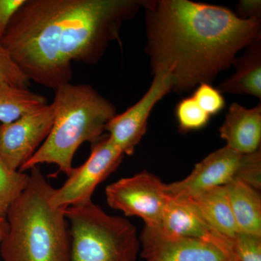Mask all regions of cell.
I'll return each instance as SVG.
<instances>
[{
    "mask_svg": "<svg viewBox=\"0 0 261 261\" xmlns=\"http://www.w3.org/2000/svg\"><path fill=\"white\" fill-rule=\"evenodd\" d=\"M226 186L238 232L261 237V197L259 190L240 180Z\"/></svg>",
    "mask_w": 261,
    "mask_h": 261,
    "instance_id": "obj_15",
    "label": "cell"
},
{
    "mask_svg": "<svg viewBox=\"0 0 261 261\" xmlns=\"http://www.w3.org/2000/svg\"><path fill=\"white\" fill-rule=\"evenodd\" d=\"M25 0H0V40L19 8Z\"/></svg>",
    "mask_w": 261,
    "mask_h": 261,
    "instance_id": "obj_23",
    "label": "cell"
},
{
    "mask_svg": "<svg viewBox=\"0 0 261 261\" xmlns=\"http://www.w3.org/2000/svg\"><path fill=\"white\" fill-rule=\"evenodd\" d=\"M8 229V222L5 218H0V242L4 238L5 233Z\"/></svg>",
    "mask_w": 261,
    "mask_h": 261,
    "instance_id": "obj_25",
    "label": "cell"
},
{
    "mask_svg": "<svg viewBox=\"0 0 261 261\" xmlns=\"http://www.w3.org/2000/svg\"></svg>",
    "mask_w": 261,
    "mask_h": 261,
    "instance_id": "obj_26",
    "label": "cell"
},
{
    "mask_svg": "<svg viewBox=\"0 0 261 261\" xmlns=\"http://www.w3.org/2000/svg\"><path fill=\"white\" fill-rule=\"evenodd\" d=\"M29 171L28 185L5 217L8 229L0 242L3 261H70L66 208L51 205L54 188L39 166Z\"/></svg>",
    "mask_w": 261,
    "mask_h": 261,
    "instance_id": "obj_3",
    "label": "cell"
},
{
    "mask_svg": "<svg viewBox=\"0 0 261 261\" xmlns=\"http://www.w3.org/2000/svg\"><path fill=\"white\" fill-rule=\"evenodd\" d=\"M166 185L152 173L142 171L108 185L106 200L112 208L126 216H138L145 226L157 227L170 199Z\"/></svg>",
    "mask_w": 261,
    "mask_h": 261,
    "instance_id": "obj_8",
    "label": "cell"
},
{
    "mask_svg": "<svg viewBox=\"0 0 261 261\" xmlns=\"http://www.w3.org/2000/svg\"><path fill=\"white\" fill-rule=\"evenodd\" d=\"M71 238L70 261H137V228L128 220L106 214L92 200L65 209Z\"/></svg>",
    "mask_w": 261,
    "mask_h": 261,
    "instance_id": "obj_5",
    "label": "cell"
},
{
    "mask_svg": "<svg viewBox=\"0 0 261 261\" xmlns=\"http://www.w3.org/2000/svg\"><path fill=\"white\" fill-rule=\"evenodd\" d=\"M155 228L167 234L202 240L235 257L232 240L211 227L184 197H170L161 223Z\"/></svg>",
    "mask_w": 261,
    "mask_h": 261,
    "instance_id": "obj_12",
    "label": "cell"
},
{
    "mask_svg": "<svg viewBox=\"0 0 261 261\" xmlns=\"http://www.w3.org/2000/svg\"><path fill=\"white\" fill-rule=\"evenodd\" d=\"M232 242L237 261H261V237L238 232Z\"/></svg>",
    "mask_w": 261,
    "mask_h": 261,
    "instance_id": "obj_21",
    "label": "cell"
},
{
    "mask_svg": "<svg viewBox=\"0 0 261 261\" xmlns=\"http://www.w3.org/2000/svg\"><path fill=\"white\" fill-rule=\"evenodd\" d=\"M236 180L260 191V149L244 154L225 146L197 163L185 179L166 185V192L170 197H187L212 187L226 186Z\"/></svg>",
    "mask_w": 261,
    "mask_h": 261,
    "instance_id": "obj_6",
    "label": "cell"
},
{
    "mask_svg": "<svg viewBox=\"0 0 261 261\" xmlns=\"http://www.w3.org/2000/svg\"><path fill=\"white\" fill-rule=\"evenodd\" d=\"M137 0H25L0 43L29 80L53 89L69 83L72 63L94 65L110 43L121 44Z\"/></svg>",
    "mask_w": 261,
    "mask_h": 261,
    "instance_id": "obj_1",
    "label": "cell"
},
{
    "mask_svg": "<svg viewBox=\"0 0 261 261\" xmlns=\"http://www.w3.org/2000/svg\"><path fill=\"white\" fill-rule=\"evenodd\" d=\"M236 15L244 20H260L261 2L260 0H241L239 3Z\"/></svg>",
    "mask_w": 261,
    "mask_h": 261,
    "instance_id": "obj_24",
    "label": "cell"
},
{
    "mask_svg": "<svg viewBox=\"0 0 261 261\" xmlns=\"http://www.w3.org/2000/svg\"><path fill=\"white\" fill-rule=\"evenodd\" d=\"M192 97L211 117L219 114L226 106L224 96L211 84H201L197 86Z\"/></svg>",
    "mask_w": 261,
    "mask_h": 261,
    "instance_id": "obj_22",
    "label": "cell"
},
{
    "mask_svg": "<svg viewBox=\"0 0 261 261\" xmlns=\"http://www.w3.org/2000/svg\"><path fill=\"white\" fill-rule=\"evenodd\" d=\"M54 123L35 154L18 170L25 172L42 163L56 164L69 176L73 156L86 142H97L108 122L117 114L111 101L88 84H63L55 89Z\"/></svg>",
    "mask_w": 261,
    "mask_h": 261,
    "instance_id": "obj_4",
    "label": "cell"
},
{
    "mask_svg": "<svg viewBox=\"0 0 261 261\" xmlns=\"http://www.w3.org/2000/svg\"><path fill=\"white\" fill-rule=\"evenodd\" d=\"M176 116L178 128L182 132L201 129L207 126L211 118L193 97L184 98L178 103Z\"/></svg>",
    "mask_w": 261,
    "mask_h": 261,
    "instance_id": "obj_19",
    "label": "cell"
},
{
    "mask_svg": "<svg viewBox=\"0 0 261 261\" xmlns=\"http://www.w3.org/2000/svg\"><path fill=\"white\" fill-rule=\"evenodd\" d=\"M173 81L165 73L154 74L150 87L133 106L108 122V137L123 154L132 155L147 132L149 115L155 105L173 90Z\"/></svg>",
    "mask_w": 261,
    "mask_h": 261,
    "instance_id": "obj_10",
    "label": "cell"
},
{
    "mask_svg": "<svg viewBox=\"0 0 261 261\" xmlns=\"http://www.w3.org/2000/svg\"><path fill=\"white\" fill-rule=\"evenodd\" d=\"M186 199L211 227L232 239L238 233L226 186L212 187L196 192Z\"/></svg>",
    "mask_w": 261,
    "mask_h": 261,
    "instance_id": "obj_14",
    "label": "cell"
},
{
    "mask_svg": "<svg viewBox=\"0 0 261 261\" xmlns=\"http://www.w3.org/2000/svg\"><path fill=\"white\" fill-rule=\"evenodd\" d=\"M139 239L143 261H237L211 244L167 234L155 227L145 226Z\"/></svg>",
    "mask_w": 261,
    "mask_h": 261,
    "instance_id": "obj_11",
    "label": "cell"
},
{
    "mask_svg": "<svg viewBox=\"0 0 261 261\" xmlns=\"http://www.w3.org/2000/svg\"><path fill=\"white\" fill-rule=\"evenodd\" d=\"M53 105H47L10 123H0V158L18 171L42 145L54 123Z\"/></svg>",
    "mask_w": 261,
    "mask_h": 261,
    "instance_id": "obj_9",
    "label": "cell"
},
{
    "mask_svg": "<svg viewBox=\"0 0 261 261\" xmlns=\"http://www.w3.org/2000/svg\"><path fill=\"white\" fill-rule=\"evenodd\" d=\"M152 73L169 75L176 93L211 84L243 48L260 41V20L224 7L188 0H144Z\"/></svg>",
    "mask_w": 261,
    "mask_h": 261,
    "instance_id": "obj_2",
    "label": "cell"
},
{
    "mask_svg": "<svg viewBox=\"0 0 261 261\" xmlns=\"http://www.w3.org/2000/svg\"><path fill=\"white\" fill-rule=\"evenodd\" d=\"M234 74L220 84L218 90L221 94H245L261 98L260 41L247 47L241 58H237L233 65Z\"/></svg>",
    "mask_w": 261,
    "mask_h": 261,
    "instance_id": "obj_16",
    "label": "cell"
},
{
    "mask_svg": "<svg viewBox=\"0 0 261 261\" xmlns=\"http://www.w3.org/2000/svg\"><path fill=\"white\" fill-rule=\"evenodd\" d=\"M41 94L8 84L0 85V123H10L20 117L47 106Z\"/></svg>",
    "mask_w": 261,
    "mask_h": 261,
    "instance_id": "obj_17",
    "label": "cell"
},
{
    "mask_svg": "<svg viewBox=\"0 0 261 261\" xmlns=\"http://www.w3.org/2000/svg\"><path fill=\"white\" fill-rule=\"evenodd\" d=\"M29 174L12 169L0 158V218L6 217L10 206L28 185Z\"/></svg>",
    "mask_w": 261,
    "mask_h": 261,
    "instance_id": "obj_18",
    "label": "cell"
},
{
    "mask_svg": "<svg viewBox=\"0 0 261 261\" xmlns=\"http://www.w3.org/2000/svg\"><path fill=\"white\" fill-rule=\"evenodd\" d=\"M2 84L28 89L30 80L0 43V85Z\"/></svg>",
    "mask_w": 261,
    "mask_h": 261,
    "instance_id": "obj_20",
    "label": "cell"
},
{
    "mask_svg": "<svg viewBox=\"0 0 261 261\" xmlns=\"http://www.w3.org/2000/svg\"><path fill=\"white\" fill-rule=\"evenodd\" d=\"M124 154L113 145L108 135L92 145L87 161L73 168L63 186L54 189L49 202L58 208H67L92 200L96 187L116 171Z\"/></svg>",
    "mask_w": 261,
    "mask_h": 261,
    "instance_id": "obj_7",
    "label": "cell"
},
{
    "mask_svg": "<svg viewBox=\"0 0 261 261\" xmlns=\"http://www.w3.org/2000/svg\"><path fill=\"white\" fill-rule=\"evenodd\" d=\"M219 132L226 147L240 153L251 154L258 151L261 142L260 104L246 108L233 103Z\"/></svg>",
    "mask_w": 261,
    "mask_h": 261,
    "instance_id": "obj_13",
    "label": "cell"
}]
</instances>
